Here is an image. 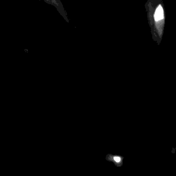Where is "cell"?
<instances>
[{"instance_id":"cell-1","label":"cell","mask_w":176,"mask_h":176,"mask_svg":"<svg viewBox=\"0 0 176 176\" xmlns=\"http://www.w3.org/2000/svg\"><path fill=\"white\" fill-rule=\"evenodd\" d=\"M164 18V12L162 6L159 5L157 8L154 14V19L155 21H159L160 20L163 19Z\"/></svg>"},{"instance_id":"cell-2","label":"cell","mask_w":176,"mask_h":176,"mask_svg":"<svg viewBox=\"0 0 176 176\" xmlns=\"http://www.w3.org/2000/svg\"><path fill=\"white\" fill-rule=\"evenodd\" d=\"M114 160H115V161L116 162H119L120 161V157H114Z\"/></svg>"}]
</instances>
